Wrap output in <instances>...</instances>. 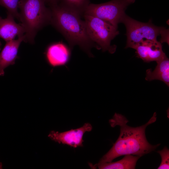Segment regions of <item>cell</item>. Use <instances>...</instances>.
I'll list each match as a JSON object with an SVG mask.
<instances>
[{"instance_id": "cell-1", "label": "cell", "mask_w": 169, "mask_h": 169, "mask_svg": "<svg viewBox=\"0 0 169 169\" xmlns=\"http://www.w3.org/2000/svg\"><path fill=\"white\" fill-rule=\"evenodd\" d=\"M156 114L153 116L146 124L134 127L127 125L128 120L121 114L115 113L109 120L111 127L120 126V133L116 142L109 151L100 159L98 163L112 162L120 156L132 155L140 157L154 151L160 144L151 145L147 141L145 134L146 127L155 122Z\"/></svg>"}, {"instance_id": "cell-2", "label": "cell", "mask_w": 169, "mask_h": 169, "mask_svg": "<svg viewBox=\"0 0 169 169\" xmlns=\"http://www.w3.org/2000/svg\"><path fill=\"white\" fill-rule=\"evenodd\" d=\"M49 8L51 12L50 24L64 36L71 49L77 45L89 57H93L91 49H99L88 35L85 21L81 17L59 4Z\"/></svg>"}, {"instance_id": "cell-3", "label": "cell", "mask_w": 169, "mask_h": 169, "mask_svg": "<svg viewBox=\"0 0 169 169\" xmlns=\"http://www.w3.org/2000/svg\"><path fill=\"white\" fill-rule=\"evenodd\" d=\"M44 0H20L18 3L19 20L24 27V42L34 43L37 33L50 24L51 12Z\"/></svg>"}, {"instance_id": "cell-4", "label": "cell", "mask_w": 169, "mask_h": 169, "mask_svg": "<svg viewBox=\"0 0 169 169\" xmlns=\"http://www.w3.org/2000/svg\"><path fill=\"white\" fill-rule=\"evenodd\" d=\"M83 16L88 34L99 49L111 54L115 53L117 47L111 45V42L119 33L118 28L94 17L87 15Z\"/></svg>"}, {"instance_id": "cell-5", "label": "cell", "mask_w": 169, "mask_h": 169, "mask_svg": "<svg viewBox=\"0 0 169 169\" xmlns=\"http://www.w3.org/2000/svg\"><path fill=\"white\" fill-rule=\"evenodd\" d=\"M136 0H111L100 4L90 3L84 13L94 17L117 28L126 14L125 11Z\"/></svg>"}, {"instance_id": "cell-6", "label": "cell", "mask_w": 169, "mask_h": 169, "mask_svg": "<svg viewBox=\"0 0 169 169\" xmlns=\"http://www.w3.org/2000/svg\"><path fill=\"white\" fill-rule=\"evenodd\" d=\"M121 23L125 25L126 29L125 48L133 49L143 40H156L157 37L166 28L164 27L155 25L150 20L147 23H143L136 20L126 14Z\"/></svg>"}, {"instance_id": "cell-7", "label": "cell", "mask_w": 169, "mask_h": 169, "mask_svg": "<svg viewBox=\"0 0 169 169\" xmlns=\"http://www.w3.org/2000/svg\"><path fill=\"white\" fill-rule=\"evenodd\" d=\"M92 129L91 125L86 123L81 127L63 132L51 131L48 136L52 140L59 144L77 148L83 146L84 135L86 132L91 131Z\"/></svg>"}, {"instance_id": "cell-8", "label": "cell", "mask_w": 169, "mask_h": 169, "mask_svg": "<svg viewBox=\"0 0 169 169\" xmlns=\"http://www.w3.org/2000/svg\"><path fill=\"white\" fill-rule=\"evenodd\" d=\"M134 49L137 57L145 62H157L166 56L163 51L161 43L157 40H143Z\"/></svg>"}, {"instance_id": "cell-9", "label": "cell", "mask_w": 169, "mask_h": 169, "mask_svg": "<svg viewBox=\"0 0 169 169\" xmlns=\"http://www.w3.org/2000/svg\"><path fill=\"white\" fill-rule=\"evenodd\" d=\"M71 49L62 42L51 44L46 48L45 56L48 64L52 67L65 66L69 62Z\"/></svg>"}, {"instance_id": "cell-10", "label": "cell", "mask_w": 169, "mask_h": 169, "mask_svg": "<svg viewBox=\"0 0 169 169\" xmlns=\"http://www.w3.org/2000/svg\"><path fill=\"white\" fill-rule=\"evenodd\" d=\"M6 42V44L0 53V76L4 74V69L10 65H13L15 60L18 58L17 55L19 47L24 41L25 34Z\"/></svg>"}, {"instance_id": "cell-11", "label": "cell", "mask_w": 169, "mask_h": 169, "mask_svg": "<svg viewBox=\"0 0 169 169\" xmlns=\"http://www.w3.org/2000/svg\"><path fill=\"white\" fill-rule=\"evenodd\" d=\"M14 18L11 14L8 12L6 18H3L0 16V38L6 42L14 39L16 36L19 37L25 33L22 24L17 23Z\"/></svg>"}, {"instance_id": "cell-12", "label": "cell", "mask_w": 169, "mask_h": 169, "mask_svg": "<svg viewBox=\"0 0 169 169\" xmlns=\"http://www.w3.org/2000/svg\"><path fill=\"white\" fill-rule=\"evenodd\" d=\"M157 65L153 71H146L145 79L147 81L159 80L169 86V59L166 56L156 62Z\"/></svg>"}, {"instance_id": "cell-13", "label": "cell", "mask_w": 169, "mask_h": 169, "mask_svg": "<svg viewBox=\"0 0 169 169\" xmlns=\"http://www.w3.org/2000/svg\"><path fill=\"white\" fill-rule=\"evenodd\" d=\"M140 156L132 155H125L121 160L115 162H105L90 165L99 169H134Z\"/></svg>"}, {"instance_id": "cell-14", "label": "cell", "mask_w": 169, "mask_h": 169, "mask_svg": "<svg viewBox=\"0 0 169 169\" xmlns=\"http://www.w3.org/2000/svg\"><path fill=\"white\" fill-rule=\"evenodd\" d=\"M90 3V0H60L58 4L82 17Z\"/></svg>"}, {"instance_id": "cell-15", "label": "cell", "mask_w": 169, "mask_h": 169, "mask_svg": "<svg viewBox=\"0 0 169 169\" xmlns=\"http://www.w3.org/2000/svg\"><path fill=\"white\" fill-rule=\"evenodd\" d=\"M20 0H0V6L5 8L8 13L11 14L14 18L19 20L18 5Z\"/></svg>"}, {"instance_id": "cell-16", "label": "cell", "mask_w": 169, "mask_h": 169, "mask_svg": "<svg viewBox=\"0 0 169 169\" xmlns=\"http://www.w3.org/2000/svg\"><path fill=\"white\" fill-rule=\"evenodd\" d=\"M157 152L161 156V161L158 169H166L169 168V150L166 146Z\"/></svg>"}, {"instance_id": "cell-17", "label": "cell", "mask_w": 169, "mask_h": 169, "mask_svg": "<svg viewBox=\"0 0 169 169\" xmlns=\"http://www.w3.org/2000/svg\"><path fill=\"white\" fill-rule=\"evenodd\" d=\"M46 4H47L49 6L58 4L60 0H44Z\"/></svg>"}, {"instance_id": "cell-18", "label": "cell", "mask_w": 169, "mask_h": 169, "mask_svg": "<svg viewBox=\"0 0 169 169\" xmlns=\"http://www.w3.org/2000/svg\"><path fill=\"white\" fill-rule=\"evenodd\" d=\"M1 46H2V43L0 41V50H1Z\"/></svg>"}]
</instances>
